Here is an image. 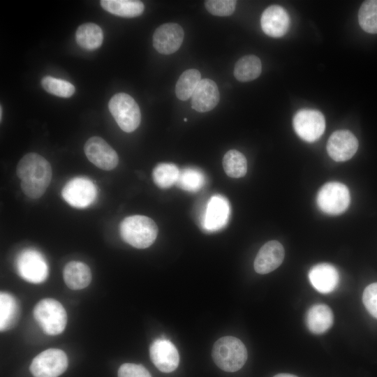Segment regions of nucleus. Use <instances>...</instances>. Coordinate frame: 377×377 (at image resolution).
<instances>
[{"label": "nucleus", "mask_w": 377, "mask_h": 377, "mask_svg": "<svg viewBox=\"0 0 377 377\" xmlns=\"http://www.w3.org/2000/svg\"><path fill=\"white\" fill-rule=\"evenodd\" d=\"M179 175V170L173 163H163L158 164L153 170L154 182L161 188H167L176 184Z\"/></svg>", "instance_id": "28"}, {"label": "nucleus", "mask_w": 377, "mask_h": 377, "mask_svg": "<svg viewBox=\"0 0 377 377\" xmlns=\"http://www.w3.org/2000/svg\"><path fill=\"white\" fill-rule=\"evenodd\" d=\"M2 119V107L1 106L0 108V119L1 120Z\"/></svg>", "instance_id": "36"}, {"label": "nucleus", "mask_w": 377, "mask_h": 377, "mask_svg": "<svg viewBox=\"0 0 377 377\" xmlns=\"http://www.w3.org/2000/svg\"><path fill=\"white\" fill-rule=\"evenodd\" d=\"M284 249L276 240L265 243L258 252L254 260V269L260 274H268L276 269L284 258Z\"/></svg>", "instance_id": "16"}, {"label": "nucleus", "mask_w": 377, "mask_h": 377, "mask_svg": "<svg viewBox=\"0 0 377 377\" xmlns=\"http://www.w3.org/2000/svg\"><path fill=\"white\" fill-rule=\"evenodd\" d=\"M350 203V193L346 185L332 182L325 184L317 195L318 207L329 214H339L343 212Z\"/></svg>", "instance_id": "7"}, {"label": "nucleus", "mask_w": 377, "mask_h": 377, "mask_svg": "<svg viewBox=\"0 0 377 377\" xmlns=\"http://www.w3.org/2000/svg\"><path fill=\"white\" fill-rule=\"evenodd\" d=\"M260 24L265 34L273 38H280L288 31L290 18L283 7L272 5L263 11L260 18Z\"/></svg>", "instance_id": "15"}, {"label": "nucleus", "mask_w": 377, "mask_h": 377, "mask_svg": "<svg viewBox=\"0 0 377 377\" xmlns=\"http://www.w3.org/2000/svg\"><path fill=\"white\" fill-rule=\"evenodd\" d=\"M41 84L48 93L62 98L71 97L75 92L73 84L52 76H45L41 80Z\"/></svg>", "instance_id": "31"}, {"label": "nucleus", "mask_w": 377, "mask_h": 377, "mask_svg": "<svg viewBox=\"0 0 377 377\" xmlns=\"http://www.w3.org/2000/svg\"><path fill=\"white\" fill-rule=\"evenodd\" d=\"M16 174L24 193L29 198L41 197L49 186L52 170L49 161L37 153H28L18 162Z\"/></svg>", "instance_id": "1"}, {"label": "nucleus", "mask_w": 377, "mask_h": 377, "mask_svg": "<svg viewBox=\"0 0 377 377\" xmlns=\"http://www.w3.org/2000/svg\"><path fill=\"white\" fill-rule=\"evenodd\" d=\"M273 377H298V376L291 374H279L275 375Z\"/></svg>", "instance_id": "35"}, {"label": "nucleus", "mask_w": 377, "mask_h": 377, "mask_svg": "<svg viewBox=\"0 0 377 377\" xmlns=\"http://www.w3.org/2000/svg\"><path fill=\"white\" fill-rule=\"evenodd\" d=\"M118 377H151V376L141 364L124 363L118 370Z\"/></svg>", "instance_id": "34"}, {"label": "nucleus", "mask_w": 377, "mask_h": 377, "mask_svg": "<svg viewBox=\"0 0 377 377\" xmlns=\"http://www.w3.org/2000/svg\"><path fill=\"white\" fill-rule=\"evenodd\" d=\"M68 367L66 354L58 348L45 350L32 360L30 371L34 377H58Z\"/></svg>", "instance_id": "8"}, {"label": "nucleus", "mask_w": 377, "mask_h": 377, "mask_svg": "<svg viewBox=\"0 0 377 377\" xmlns=\"http://www.w3.org/2000/svg\"><path fill=\"white\" fill-rule=\"evenodd\" d=\"M184 32L176 23H165L159 26L153 35V45L156 50L163 54L177 52L182 45Z\"/></svg>", "instance_id": "12"}, {"label": "nucleus", "mask_w": 377, "mask_h": 377, "mask_svg": "<svg viewBox=\"0 0 377 377\" xmlns=\"http://www.w3.org/2000/svg\"><path fill=\"white\" fill-rule=\"evenodd\" d=\"M34 316L43 331L48 335H57L65 329L67 313L57 300L45 298L39 301L34 309Z\"/></svg>", "instance_id": "4"}, {"label": "nucleus", "mask_w": 377, "mask_h": 377, "mask_svg": "<svg viewBox=\"0 0 377 377\" xmlns=\"http://www.w3.org/2000/svg\"><path fill=\"white\" fill-rule=\"evenodd\" d=\"M149 356L156 367L164 373L173 371L179 365L178 350L170 341L165 339L153 341L149 348Z\"/></svg>", "instance_id": "13"}, {"label": "nucleus", "mask_w": 377, "mask_h": 377, "mask_svg": "<svg viewBox=\"0 0 377 377\" xmlns=\"http://www.w3.org/2000/svg\"><path fill=\"white\" fill-rule=\"evenodd\" d=\"M237 1L233 0H208L205 1L206 9L216 16H229L236 8Z\"/></svg>", "instance_id": "32"}, {"label": "nucleus", "mask_w": 377, "mask_h": 377, "mask_svg": "<svg viewBox=\"0 0 377 377\" xmlns=\"http://www.w3.org/2000/svg\"><path fill=\"white\" fill-rule=\"evenodd\" d=\"M158 232V226L154 220L143 215L127 216L119 225L121 238L137 249L150 246L156 240Z\"/></svg>", "instance_id": "2"}, {"label": "nucleus", "mask_w": 377, "mask_h": 377, "mask_svg": "<svg viewBox=\"0 0 377 377\" xmlns=\"http://www.w3.org/2000/svg\"><path fill=\"white\" fill-rule=\"evenodd\" d=\"M101 5L111 14L124 17L139 16L145 8L142 1L134 0H102Z\"/></svg>", "instance_id": "22"}, {"label": "nucleus", "mask_w": 377, "mask_h": 377, "mask_svg": "<svg viewBox=\"0 0 377 377\" xmlns=\"http://www.w3.org/2000/svg\"><path fill=\"white\" fill-rule=\"evenodd\" d=\"M18 274L25 281L40 283L48 276V265L44 256L38 251L28 249L22 251L16 260Z\"/></svg>", "instance_id": "6"}, {"label": "nucleus", "mask_w": 377, "mask_h": 377, "mask_svg": "<svg viewBox=\"0 0 377 377\" xmlns=\"http://www.w3.org/2000/svg\"><path fill=\"white\" fill-rule=\"evenodd\" d=\"M358 148V141L353 133L347 130L334 132L327 143L329 156L336 161L351 158Z\"/></svg>", "instance_id": "14"}, {"label": "nucleus", "mask_w": 377, "mask_h": 377, "mask_svg": "<svg viewBox=\"0 0 377 377\" xmlns=\"http://www.w3.org/2000/svg\"><path fill=\"white\" fill-rule=\"evenodd\" d=\"M186 120H187L186 118H185V119H184V121H186Z\"/></svg>", "instance_id": "37"}, {"label": "nucleus", "mask_w": 377, "mask_h": 377, "mask_svg": "<svg viewBox=\"0 0 377 377\" xmlns=\"http://www.w3.org/2000/svg\"><path fill=\"white\" fill-rule=\"evenodd\" d=\"M334 315L326 304H317L311 306L306 315V324L313 334H320L327 331L333 325Z\"/></svg>", "instance_id": "20"}, {"label": "nucleus", "mask_w": 377, "mask_h": 377, "mask_svg": "<svg viewBox=\"0 0 377 377\" xmlns=\"http://www.w3.org/2000/svg\"><path fill=\"white\" fill-rule=\"evenodd\" d=\"M223 167L226 175L232 178L244 177L247 171V161L243 154L236 149H230L223 158Z\"/></svg>", "instance_id": "27"}, {"label": "nucleus", "mask_w": 377, "mask_h": 377, "mask_svg": "<svg viewBox=\"0 0 377 377\" xmlns=\"http://www.w3.org/2000/svg\"><path fill=\"white\" fill-rule=\"evenodd\" d=\"M109 110L120 128L127 133L134 131L141 121V112L136 101L130 95L118 93L108 103Z\"/></svg>", "instance_id": "5"}, {"label": "nucleus", "mask_w": 377, "mask_h": 377, "mask_svg": "<svg viewBox=\"0 0 377 377\" xmlns=\"http://www.w3.org/2000/svg\"><path fill=\"white\" fill-rule=\"evenodd\" d=\"M230 206L228 200L220 195L212 196L207 205L202 225L205 229L214 231L223 228L228 221Z\"/></svg>", "instance_id": "17"}, {"label": "nucleus", "mask_w": 377, "mask_h": 377, "mask_svg": "<svg viewBox=\"0 0 377 377\" xmlns=\"http://www.w3.org/2000/svg\"><path fill=\"white\" fill-rule=\"evenodd\" d=\"M262 71L260 59L256 55L241 57L235 64L233 74L240 82H249L259 77Z\"/></svg>", "instance_id": "25"}, {"label": "nucleus", "mask_w": 377, "mask_h": 377, "mask_svg": "<svg viewBox=\"0 0 377 377\" xmlns=\"http://www.w3.org/2000/svg\"><path fill=\"white\" fill-rule=\"evenodd\" d=\"M220 93L216 84L205 78L200 80L191 96V107L199 112L213 110L219 103Z\"/></svg>", "instance_id": "18"}, {"label": "nucleus", "mask_w": 377, "mask_h": 377, "mask_svg": "<svg viewBox=\"0 0 377 377\" xmlns=\"http://www.w3.org/2000/svg\"><path fill=\"white\" fill-rule=\"evenodd\" d=\"M64 280L72 290L87 287L91 281V272L87 265L80 261L68 262L64 268Z\"/></svg>", "instance_id": "21"}, {"label": "nucleus", "mask_w": 377, "mask_h": 377, "mask_svg": "<svg viewBox=\"0 0 377 377\" xmlns=\"http://www.w3.org/2000/svg\"><path fill=\"white\" fill-rule=\"evenodd\" d=\"M362 302L368 312L377 318V282L365 288L362 295Z\"/></svg>", "instance_id": "33"}, {"label": "nucleus", "mask_w": 377, "mask_h": 377, "mask_svg": "<svg viewBox=\"0 0 377 377\" xmlns=\"http://www.w3.org/2000/svg\"><path fill=\"white\" fill-rule=\"evenodd\" d=\"M293 124L297 135L309 142L317 140L325 128L323 114L320 111L312 109L299 110L293 117Z\"/></svg>", "instance_id": "9"}, {"label": "nucleus", "mask_w": 377, "mask_h": 377, "mask_svg": "<svg viewBox=\"0 0 377 377\" xmlns=\"http://www.w3.org/2000/svg\"><path fill=\"white\" fill-rule=\"evenodd\" d=\"M77 43L83 49L94 50L98 48L103 40L101 28L94 23L80 25L75 33Z\"/></svg>", "instance_id": "24"}, {"label": "nucleus", "mask_w": 377, "mask_h": 377, "mask_svg": "<svg viewBox=\"0 0 377 377\" xmlns=\"http://www.w3.org/2000/svg\"><path fill=\"white\" fill-rule=\"evenodd\" d=\"M361 28L369 34H377V0L364 1L358 11Z\"/></svg>", "instance_id": "30"}, {"label": "nucleus", "mask_w": 377, "mask_h": 377, "mask_svg": "<svg viewBox=\"0 0 377 377\" xmlns=\"http://www.w3.org/2000/svg\"><path fill=\"white\" fill-rule=\"evenodd\" d=\"M20 308L16 299L10 293H0V330L11 329L18 320Z\"/></svg>", "instance_id": "23"}, {"label": "nucleus", "mask_w": 377, "mask_h": 377, "mask_svg": "<svg viewBox=\"0 0 377 377\" xmlns=\"http://www.w3.org/2000/svg\"><path fill=\"white\" fill-rule=\"evenodd\" d=\"M212 356L214 363L222 370L235 372L239 370L247 360V350L239 339L226 336L214 344Z\"/></svg>", "instance_id": "3"}, {"label": "nucleus", "mask_w": 377, "mask_h": 377, "mask_svg": "<svg viewBox=\"0 0 377 377\" xmlns=\"http://www.w3.org/2000/svg\"><path fill=\"white\" fill-rule=\"evenodd\" d=\"M201 80V75L197 69H188L182 73L175 86V94L181 101L191 98Z\"/></svg>", "instance_id": "26"}, {"label": "nucleus", "mask_w": 377, "mask_h": 377, "mask_svg": "<svg viewBox=\"0 0 377 377\" xmlns=\"http://www.w3.org/2000/svg\"><path fill=\"white\" fill-rule=\"evenodd\" d=\"M177 186L187 191L196 192L200 190L205 184L204 173L196 168H186L179 170Z\"/></svg>", "instance_id": "29"}, {"label": "nucleus", "mask_w": 377, "mask_h": 377, "mask_svg": "<svg viewBox=\"0 0 377 377\" xmlns=\"http://www.w3.org/2000/svg\"><path fill=\"white\" fill-rule=\"evenodd\" d=\"M61 195L64 200L71 206L85 208L96 200L97 189L89 179L77 177L71 179L65 184Z\"/></svg>", "instance_id": "10"}, {"label": "nucleus", "mask_w": 377, "mask_h": 377, "mask_svg": "<svg viewBox=\"0 0 377 377\" xmlns=\"http://www.w3.org/2000/svg\"><path fill=\"white\" fill-rule=\"evenodd\" d=\"M309 279L317 291L321 293H329L338 286L339 274L333 265L328 263H320L311 268Z\"/></svg>", "instance_id": "19"}, {"label": "nucleus", "mask_w": 377, "mask_h": 377, "mask_svg": "<svg viewBox=\"0 0 377 377\" xmlns=\"http://www.w3.org/2000/svg\"><path fill=\"white\" fill-rule=\"evenodd\" d=\"M84 150L89 161L103 170H111L119 163L117 152L101 137L94 136L88 139Z\"/></svg>", "instance_id": "11"}]
</instances>
